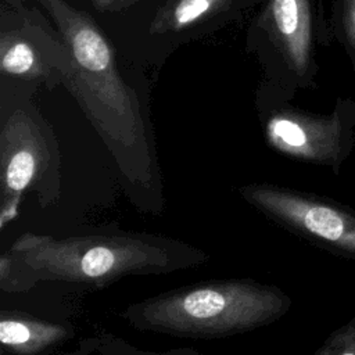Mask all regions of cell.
I'll return each mask as SVG.
<instances>
[{
    "mask_svg": "<svg viewBox=\"0 0 355 355\" xmlns=\"http://www.w3.org/2000/svg\"><path fill=\"white\" fill-rule=\"evenodd\" d=\"M53 17L64 46L62 78L104 141L122 193L141 214L166 205L154 137L137 96L118 71L111 43L94 19L65 0H39Z\"/></svg>",
    "mask_w": 355,
    "mask_h": 355,
    "instance_id": "1",
    "label": "cell"
},
{
    "mask_svg": "<svg viewBox=\"0 0 355 355\" xmlns=\"http://www.w3.org/2000/svg\"><path fill=\"white\" fill-rule=\"evenodd\" d=\"M268 220L337 257L355 261V211L315 193L269 182L236 187Z\"/></svg>",
    "mask_w": 355,
    "mask_h": 355,
    "instance_id": "5",
    "label": "cell"
},
{
    "mask_svg": "<svg viewBox=\"0 0 355 355\" xmlns=\"http://www.w3.org/2000/svg\"><path fill=\"white\" fill-rule=\"evenodd\" d=\"M291 297L276 284L250 277L212 279L129 304L122 319L133 329L190 340H216L280 320Z\"/></svg>",
    "mask_w": 355,
    "mask_h": 355,
    "instance_id": "3",
    "label": "cell"
},
{
    "mask_svg": "<svg viewBox=\"0 0 355 355\" xmlns=\"http://www.w3.org/2000/svg\"><path fill=\"white\" fill-rule=\"evenodd\" d=\"M312 355H355V315L331 331Z\"/></svg>",
    "mask_w": 355,
    "mask_h": 355,
    "instance_id": "12",
    "label": "cell"
},
{
    "mask_svg": "<svg viewBox=\"0 0 355 355\" xmlns=\"http://www.w3.org/2000/svg\"><path fill=\"white\" fill-rule=\"evenodd\" d=\"M75 336L68 322L49 320L25 311H0V344L11 355H43Z\"/></svg>",
    "mask_w": 355,
    "mask_h": 355,
    "instance_id": "7",
    "label": "cell"
},
{
    "mask_svg": "<svg viewBox=\"0 0 355 355\" xmlns=\"http://www.w3.org/2000/svg\"><path fill=\"white\" fill-rule=\"evenodd\" d=\"M42 35L28 33L15 28L3 26L0 36V69L4 78L21 80L43 82L55 69L58 76V62L53 55L64 51L62 43L51 37L44 44L37 43Z\"/></svg>",
    "mask_w": 355,
    "mask_h": 355,
    "instance_id": "8",
    "label": "cell"
},
{
    "mask_svg": "<svg viewBox=\"0 0 355 355\" xmlns=\"http://www.w3.org/2000/svg\"><path fill=\"white\" fill-rule=\"evenodd\" d=\"M61 355H201L196 348L178 347L164 351L143 349L128 343L123 337L108 331H96L82 337L72 351Z\"/></svg>",
    "mask_w": 355,
    "mask_h": 355,
    "instance_id": "11",
    "label": "cell"
},
{
    "mask_svg": "<svg viewBox=\"0 0 355 355\" xmlns=\"http://www.w3.org/2000/svg\"><path fill=\"white\" fill-rule=\"evenodd\" d=\"M237 0H166L159 7L151 32L162 35L189 33L215 21Z\"/></svg>",
    "mask_w": 355,
    "mask_h": 355,
    "instance_id": "10",
    "label": "cell"
},
{
    "mask_svg": "<svg viewBox=\"0 0 355 355\" xmlns=\"http://www.w3.org/2000/svg\"><path fill=\"white\" fill-rule=\"evenodd\" d=\"M211 255L158 233L100 229L67 236L25 232L0 255V290L25 293L37 284L101 288L128 276L198 268Z\"/></svg>",
    "mask_w": 355,
    "mask_h": 355,
    "instance_id": "2",
    "label": "cell"
},
{
    "mask_svg": "<svg viewBox=\"0 0 355 355\" xmlns=\"http://www.w3.org/2000/svg\"><path fill=\"white\" fill-rule=\"evenodd\" d=\"M265 141L275 151L338 173L351 151V129L338 114L311 115L290 108H277L262 115Z\"/></svg>",
    "mask_w": 355,
    "mask_h": 355,
    "instance_id": "6",
    "label": "cell"
},
{
    "mask_svg": "<svg viewBox=\"0 0 355 355\" xmlns=\"http://www.w3.org/2000/svg\"><path fill=\"white\" fill-rule=\"evenodd\" d=\"M341 19L347 39L355 53V0H343Z\"/></svg>",
    "mask_w": 355,
    "mask_h": 355,
    "instance_id": "13",
    "label": "cell"
},
{
    "mask_svg": "<svg viewBox=\"0 0 355 355\" xmlns=\"http://www.w3.org/2000/svg\"><path fill=\"white\" fill-rule=\"evenodd\" d=\"M266 29L291 68L304 72L311 54V12L308 0H269Z\"/></svg>",
    "mask_w": 355,
    "mask_h": 355,
    "instance_id": "9",
    "label": "cell"
},
{
    "mask_svg": "<svg viewBox=\"0 0 355 355\" xmlns=\"http://www.w3.org/2000/svg\"><path fill=\"white\" fill-rule=\"evenodd\" d=\"M139 0H92L93 7L100 12H115L125 10Z\"/></svg>",
    "mask_w": 355,
    "mask_h": 355,
    "instance_id": "14",
    "label": "cell"
},
{
    "mask_svg": "<svg viewBox=\"0 0 355 355\" xmlns=\"http://www.w3.org/2000/svg\"><path fill=\"white\" fill-rule=\"evenodd\" d=\"M26 194L42 208L61 198V154L53 128L29 97L3 96L0 116V227L17 219Z\"/></svg>",
    "mask_w": 355,
    "mask_h": 355,
    "instance_id": "4",
    "label": "cell"
}]
</instances>
